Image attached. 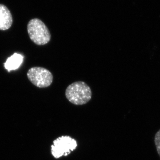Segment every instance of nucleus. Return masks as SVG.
<instances>
[{"instance_id":"7","label":"nucleus","mask_w":160,"mask_h":160,"mask_svg":"<svg viewBox=\"0 0 160 160\" xmlns=\"http://www.w3.org/2000/svg\"><path fill=\"white\" fill-rule=\"evenodd\" d=\"M154 143L156 147L157 151L160 157V129L155 135Z\"/></svg>"},{"instance_id":"3","label":"nucleus","mask_w":160,"mask_h":160,"mask_svg":"<svg viewBox=\"0 0 160 160\" xmlns=\"http://www.w3.org/2000/svg\"><path fill=\"white\" fill-rule=\"evenodd\" d=\"M77 142L69 136H62L53 141L51 146L52 154L56 159L67 156L77 147Z\"/></svg>"},{"instance_id":"4","label":"nucleus","mask_w":160,"mask_h":160,"mask_svg":"<svg viewBox=\"0 0 160 160\" xmlns=\"http://www.w3.org/2000/svg\"><path fill=\"white\" fill-rule=\"evenodd\" d=\"M27 75L31 83L39 88L49 87L53 81V76L51 72L42 67L31 68L28 70Z\"/></svg>"},{"instance_id":"2","label":"nucleus","mask_w":160,"mask_h":160,"mask_svg":"<svg viewBox=\"0 0 160 160\" xmlns=\"http://www.w3.org/2000/svg\"><path fill=\"white\" fill-rule=\"evenodd\" d=\"M27 30L30 39L38 46L46 45L51 39L50 31L39 19L30 20L27 26Z\"/></svg>"},{"instance_id":"6","label":"nucleus","mask_w":160,"mask_h":160,"mask_svg":"<svg viewBox=\"0 0 160 160\" xmlns=\"http://www.w3.org/2000/svg\"><path fill=\"white\" fill-rule=\"evenodd\" d=\"M24 57L22 54L15 53L11 57L8 58L4 66L6 69L9 72L12 70H16L22 65Z\"/></svg>"},{"instance_id":"1","label":"nucleus","mask_w":160,"mask_h":160,"mask_svg":"<svg viewBox=\"0 0 160 160\" xmlns=\"http://www.w3.org/2000/svg\"><path fill=\"white\" fill-rule=\"evenodd\" d=\"M65 95L67 100L73 105L81 106L89 102L92 98L89 86L83 82H76L66 88Z\"/></svg>"},{"instance_id":"5","label":"nucleus","mask_w":160,"mask_h":160,"mask_svg":"<svg viewBox=\"0 0 160 160\" xmlns=\"http://www.w3.org/2000/svg\"><path fill=\"white\" fill-rule=\"evenodd\" d=\"M12 18L6 6L0 4V30H6L11 27Z\"/></svg>"}]
</instances>
